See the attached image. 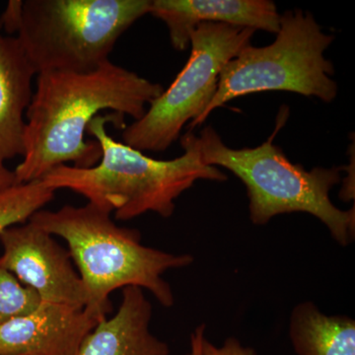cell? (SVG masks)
<instances>
[{
  "mask_svg": "<svg viewBox=\"0 0 355 355\" xmlns=\"http://www.w3.org/2000/svg\"><path fill=\"white\" fill-rule=\"evenodd\" d=\"M26 113L24 154L16 184L41 179L60 165L90 168L101 159L96 140H86L89 125L103 111L141 119L162 94L161 84L105 62L90 72L44 71Z\"/></svg>",
  "mask_w": 355,
  "mask_h": 355,
  "instance_id": "obj_1",
  "label": "cell"
},
{
  "mask_svg": "<svg viewBox=\"0 0 355 355\" xmlns=\"http://www.w3.org/2000/svg\"><path fill=\"white\" fill-rule=\"evenodd\" d=\"M113 123L125 130V118L99 114L89 125L87 133L101 148V159L90 168L60 165L46 173L44 183L53 190L69 189L87 198L100 209L114 214L118 220H130L155 212L169 218L175 200L198 180L224 182L227 176L203 162L198 139L193 130L181 137L184 154L173 160H156L141 151L116 141L107 132Z\"/></svg>",
  "mask_w": 355,
  "mask_h": 355,
  "instance_id": "obj_2",
  "label": "cell"
},
{
  "mask_svg": "<svg viewBox=\"0 0 355 355\" xmlns=\"http://www.w3.org/2000/svg\"><path fill=\"white\" fill-rule=\"evenodd\" d=\"M111 216L88 202L57 211L42 209L29 222L67 242L87 295L84 311L98 322L111 312L110 294L128 286L146 288L161 305L172 307L174 294L162 275L190 266L193 257L144 246L139 230L120 227Z\"/></svg>",
  "mask_w": 355,
  "mask_h": 355,
  "instance_id": "obj_3",
  "label": "cell"
},
{
  "mask_svg": "<svg viewBox=\"0 0 355 355\" xmlns=\"http://www.w3.org/2000/svg\"><path fill=\"white\" fill-rule=\"evenodd\" d=\"M151 0H10L0 30L19 40L37 74L90 72L109 62L118 40Z\"/></svg>",
  "mask_w": 355,
  "mask_h": 355,
  "instance_id": "obj_4",
  "label": "cell"
},
{
  "mask_svg": "<svg viewBox=\"0 0 355 355\" xmlns=\"http://www.w3.org/2000/svg\"><path fill=\"white\" fill-rule=\"evenodd\" d=\"M198 139L205 164L225 168L246 186L254 225H266L279 214L306 212L323 222L338 244L354 242V207L338 209L330 198L331 189L342 180L343 166L308 171L292 163L272 137L254 148L232 149L214 128L207 127Z\"/></svg>",
  "mask_w": 355,
  "mask_h": 355,
  "instance_id": "obj_5",
  "label": "cell"
},
{
  "mask_svg": "<svg viewBox=\"0 0 355 355\" xmlns=\"http://www.w3.org/2000/svg\"><path fill=\"white\" fill-rule=\"evenodd\" d=\"M334 40L310 12L293 9L280 14L275 41L263 48L250 44L224 65L216 96L189 128L202 125L226 103L253 93L286 91L333 102L338 95L331 78L335 69L324 53Z\"/></svg>",
  "mask_w": 355,
  "mask_h": 355,
  "instance_id": "obj_6",
  "label": "cell"
},
{
  "mask_svg": "<svg viewBox=\"0 0 355 355\" xmlns=\"http://www.w3.org/2000/svg\"><path fill=\"white\" fill-rule=\"evenodd\" d=\"M254 32L224 23H200L191 34L188 62L144 116L123 130V144L141 153L169 148L184 125L205 113L216 94L224 65L251 44Z\"/></svg>",
  "mask_w": 355,
  "mask_h": 355,
  "instance_id": "obj_7",
  "label": "cell"
},
{
  "mask_svg": "<svg viewBox=\"0 0 355 355\" xmlns=\"http://www.w3.org/2000/svg\"><path fill=\"white\" fill-rule=\"evenodd\" d=\"M0 242L1 265L34 289L43 302L84 309L87 295L83 279L73 270L69 252L53 236L28 222L0 233Z\"/></svg>",
  "mask_w": 355,
  "mask_h": 355,
  "instance_id": "obj_8",
  "label": "cell"
},
{
  "mask_svg": "<svg viewBox=\"0 0 355 355\" xmlns=\"http://www.w3.org/2000/svg\"><path fill=\"white\" fill-rule=\"evenodd\" d=\"M98 323L84 309L42 301L0 326V355H74Z\"/></svg>",
  "mask_w": 355,
  "mask_h": 355,
  "instance_id": "obj_9",
  "label": "cell"
},
{
  "mask_svg": "<svg viewBox=\"0 0 355 355\" xmlns=\"http://www.w3.org/2000/svg\"><path fill=\"white\" fill-rule=\"evenodd\" d=\"M149 14L163 21L175 50L190 46L191 32L200 23H224L275 33L280 14L270 0H151Z\"/></svg>",
  "mask_w": 355,
  "mask_h": 355,
  "instance_id": "obj_10",
  "label": "cell"
},
{
  "mask_svg": "<svg viewBox=\"0 0 355 355\" xmlns=\"http://www.w3.org/2000/svg\"><path fill=\"white\" fill-rule=\"evenodd\" d=\"M153 306L139 287L123 288L118 312L99 322L74 355H170V347L149 330Z\"/></svg>",
  "mask_w": 355,
  "mask_h": 355,
  "instance_id": "obj_11",
  "label": "cell"
},
{
  "mask_svg": "<svg viewBox=\"0 0 355 355\" xmlns=\"http://www.w3.org/2000/svg\"><path fill=\"white\" fill-rule=\"evenodd\" d=\"M37 71L15 36L0 32V163L24 154L26 113Z\"/></svg>",
  "mask_w": 355,
  "mask_h": 355,
  "instance_id": "obj_12",
  "label": "cell"
},
{
  "mask_svg": "<svg viewBox=\"0 0 355 355\" xmlns=\"http://www.w3.org/2000/svg\"><path fill=\"white\" fill-rule=\"evenodd\" d=\"M289 336L298 355H355L354 320L328 316L313 302L294 307Z\"/></svg>",
  "mask_w": 355,
  "mask_h": 355,
  "instance_id": "obj_13",
  "label": "cell"
},
{
  "mask_svg": "<svg viewBox=\"0 0 355 355\" xmlns=\"http://www.w3.org/2000/svg\"><path fill=\"white\" fill-rule=\"evenodd\" d=\"M55 193L42 179L14 184L0 190V233L29 222L36 212L53 200Z\"/></svg>",
  "mask_w": 355,
  "mask_h": 355,
  "instance_id": "obj_14",
  "label": "cell"
},
{
  "mask_svg": "<svg viewBox=\"0 0 355 355\" xmlns=\"http://www.w3.org/2000/svg\"><path fill=\"white\" fill-rule=\"evenodd\" d=\"M41 303L42 299L34 289L21 284L0 263V326L29 314Z\"/></svg>",
  "mask_w": 355,
  "mask_h": 355,
  "instance_id": "obj_15",
  "label": "cell"
},
{
  "mask_svg": "<svg viewBox=\"0 0 355 355\" xmlns=\"http://www.w3.org/2000/svg\"><path fill=\"white\" fill-rule=\"evenodd\" d=\"M202 355H257L251 347H243L236 338H228L221 347H216L211 343L203 340Z\"/></svg>",
  "mask_w": 355,
  "mask_h": 355,
  "instance_id": "obj_16",
  "label": "cell"
},
{
  "mask_svg": "<svg viewBox=\"0 0 355 355\" xmlns=\"http://www.w3.org/2000/svg\"><path fill=\"white\" fill-rule=\"evenodd\" d=\"M347 169V177L343 179L342 190L340 191V198L345 202H349L354 200V148L352 153H350V161L349 166H345Z\"/></svg>",
  "mask_w": 355,
  "mask_h": 355,
  "instance_id": "obj_17",
  "label": "cell"
},
{
  "mask_svg": "<svg viewBox=\"0 0 355 355\" xmlns=\"http://www.w3.org/2000/svg\"><path fill=\"white\" fill-rule=\"evenodd\" d=\"M205 324H200L191 336V355H202V343L205 340Z\"/></svg>",
  "mask_w": 355,
  "mask_h": 355,
  "instance_id": "obj_18",
  "label": "cell"
},
{
  "mask_svg": "<svg viewBox=\"0 0 355 355\" xmlns=\"http://www.w3.org/2000/svg\"><path fill=\"white\" fill-rule=\"evenodd\" d=\"M14 184H16L15 173L0 163V190L8 188Z\"/></svg>",
  "mask_w": 355,
  "mask_h": 355,
  "instance_id": "obj_19",
  "label": "cell"
}]
</instances>
